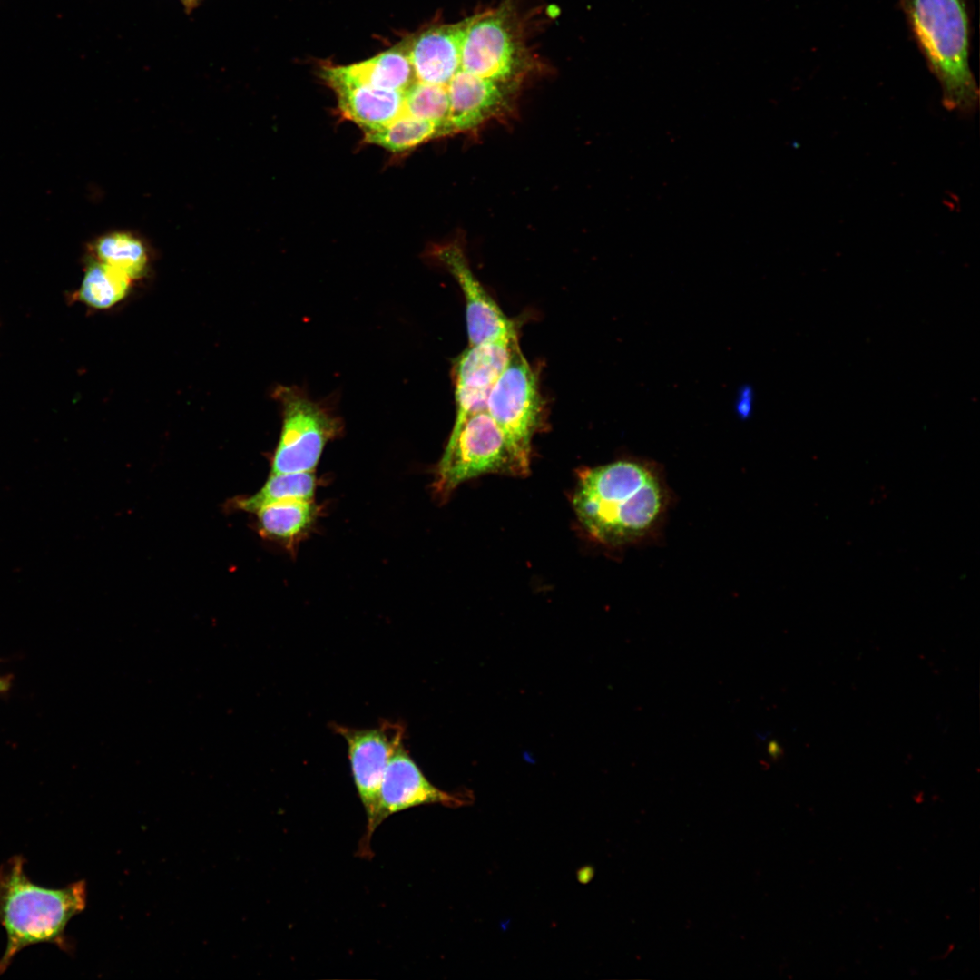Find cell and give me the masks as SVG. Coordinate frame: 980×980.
<instances>
[{"label":"cell","mask_w":980,"mask_h":980,"mask_svg":"<svg viewBox=\"0 0 980 980\" xmlns=\"http://www.w3.org/2000/svg\"><path fill=\"white\" fill-rule=\"evenodd\" d=\"M132 280L121 270L96 261L87 268L74 299L95 309H108L126 297Z\"/></svg>","instance_id":"cell-18"},{"label":"cell","mask_w":980,"mask_h":980,"mask_svg":"<svg viewBox=\"0 0 980 980\" xmlns=\"http://www.w3.org/2000/svg\"><path fill=\"white\" fill-rule=\"evenodd\" d=\"M671 494L658 465L623 458L579 474L573 504L583 526L609 546L652 537L667 515Z\"/></svg>","instance_id":"cell-1"},{"label":"cell","mask_w":980,"mask_h":980,"mask_svg":"<svg viewBox=\"0 0 980 980\" xmlns=\"http://www.w3.org/2000/svg\"><path fill=\"white\" fill-rule=\"evenodd\" d=\"M321 76L335 92L341 115L364 132L379 129L404 113V93Z\"/></svg>","instance_id":"cell-14"},{"label":"cell","mask_w":980,"mask_h":980,"mask_svg":"<svg viewBox=\"0 0 980 980\" xmlns=\"http://www.w3.org/2000/svg\"><path fill=\"white\" fill-rule=\"evenodd\" d=\"M434 254L455 278L464 294L468 346L517 338L514 323L477 279L463 250L448 244L437 247Z\"/></svg>","instance_id":"cell-9"},{"label":"cell","mask_w":980,"mask_h":980,"mask_svg":"<svg viewBox=\"0 0 980 980\" xmlns=\"http://www.w3.org/2000/svg\"><path fill=\"white\" fill-rule=\"evenodd\" d=\"M542 408L538 378L516 338L511 345L509 359L490 391L486 411L527 472L531 442L540 424Z\"/></svg>","instance_id":"cell-6"},{"label":"cell","mask_w":980,"mask_h":980,"mask_svg":"<svg viewBox=\"0 0 980 980\" xmlns=\"http://www.w3.org/2000/svg\"><path fill=\"white\" fill-rule=\"evenodd\" d=\"M446 134L440 125L403 113L379 129L364 132V141L392 152H404Z\"/></svg>","instance_id":"cell-16"},{"label":"cell","mask_w":980,"mask_h":980,"mask_svg":"<svg viewBox=\"0 0 980 980\" xmlns=\"http://www.w3.org/2000/svg\"><path fill=\"white\" fill-rule=\"evenodd\" d=\"M434 803L458 806L463 802L456 795L434 786L401 742L390 757L383 775L377 826L397 812Z\"/></svg>","instance_id":"cell-11"},{"label":"cell","mask_w":980,"mask_h":980,"mask_svg":"<svg viewBox=\"0 0 980 980\" xmlns=\"http://www.w3.org/2000/svg\"><path fill=\"white\" fill-rule=\"evenodd\" d=\"M274 396L282 427L271 474L313 471L327 443L340 434L341 419L299 387L279 386Z\"/></svg>","instance_id":"cell-5"},{"label":"cell","mask_w":980,"mask_h":980,"mask_svg":"<svg viewBox=\"0 0 980 980\" xmlns=\"http://www.w3.org/2000/svg\"><path fill=\"white\" fill-rule=\"evenodd\" d=\"M97 261L121 270L132 279L143 275L148 256L143 243L126 232H113L94 245Z\"/></svg>","instance_id":"cell-20"},{"label":"cell","mask_w":980,"mask_h":980,"mask_svg":"<svg viewBox=\"0 0 980 980\" xmlns=\"http://www.w3.org/2000/svg\"><path fill=\"white\" fill-rule=\"evenodd\" d=\"M525 475L503 431L486 410L470 416L447 442L438 463L435 493L447 497L460 484L485 474Z\"/></svg>","instance_id":"cell-4"},{"label":"cell","mask_w":980,"mask_h":980,"mask_svg":"<svg viewBox=\"0 0 980 980\" xmlns=\"http://www.w3.org/2000/svg\"><path fill=\"white\" fill-rule=\"evenodd\" d=\"M447 86L416 82L404 93V113L435 122L451 133Z\"/></svg>","instance_id":"cell-21"},{"label":"cell","mask_w":980,"mask_h":980,"mask_svg":"<svg viewBox=\"0 0 980 980\" xmlns=\"http://www.w3.org/2000/svg\"><path fill=\"white\" fill-rule=\"evenodd\" d=\"M474 18L426 29L405 44L417 82L447 86L461 67L463 43Z\"/></svg>","instance_id":"cell-12"},{"label":"cell","mask_w":980,"mask_h":980,"mask_svg":"<svg viewBox=\"0 0 980 980\" xmlns=\"http://www.w3.org/2000/svg\"><path fill=\"white\" fill-rule=\"evenodd\" d=\"M10 686V680L7 676H0V694L6 691Z\"/></svg>","instance_id":"cell-24"},{"label":"cell","mask_w":980,"mask_h":980,"mask_svg":"<svg viewBox=\"0 0 980 980\" xmlns=\"http://www.w3.org/2000/svg\"><path fill=\"white\" fill-rule=\"evenodd\" d=\"M24 864L23 856L15 855L0 866V926L6 934L0 975L19 952L34 945L51 944L72 953L74 944L66 927L86 906L84 880L59 888L44 887L27 877Z\"/></svg>","instance_id":"cell-2"},{"label":"cell","mask_w":980,"mask_h":980,"mask_svg":"<svg viewBox=\"0 0 980 980\" xmlns=\"http://www.w3.org/2000/svg\"><path fill=\"white\" fill-rule=\"evenodd\" d=\"M769 752L771 757L778 759L782 754V750L776 741H770L769 744Z\"/></svg>","instance_id":"cell-23"},{"label":"cell","mask_w":980,"mask_h":980,"mask_svg":"<svg viewBox=\"0 0 980 980\" xmlns=\"http://www.w3.org/2000/svg\"><path fill=\"white\" fill-rule=\"evenodd\" d=\"M200 1H201V0H193V2H194V4H195V5H196V6H197V5H199V2H200Z\"/></svg>","instance_id":"cell-26"},{"label":"cell","mask_w":980,"mask_h":980,"mask_svg":"<svg viewBox=\"0 0 980 980\" xmlns=\"http://www.w3.org/2000/svg\"><path fill=\"white\" fill-rule=\"evenodd\" d=\"M348 744V759L358 795L365 808L367 824L357 855L371 858L370 842L377 829L380 787L390 757L403 742L405 729L398 723L384 721L373 729H354L334 725Z\"/></svg>","instance_id":"cell-8"},{"label":"cell","mask_w":980,"mask_h":980,"mask_svg":"<svg viewBox=\"0 0 980 980\" xmlns=\"http://www.w3.org/2000/svg\"><path fill=\"white\" fill-rule=\"evenodd\" d=\"M509 5L475 15L462 47L461 69L476 76L514 83L529 66Z\"/></svg>","instance_id":"cell-7"},{"label":"cell","mask_w":980,"mask_h":980,"mask_svg":"<svg viewBox=\"0 0 980 980\" xmlns=\"http://www.w3.org/2000/svg\"><path fill=\"white\" fill-rule=\"evenodd\" d=\"M911 34L938 81L943 105L962 115L976 110L979 91L969 65L965 0H898Z\"/></svg>","instance_id":"cell-3"},{"label":"cell","mask_w":980,"mask_h":980,"mask_svg":"<svg viewBox=\"0 0 980 980\" xmlns=\"http://www.w3.org/2000/svg\"><path fill=\"white\" fill-rule=\"evenodd\" d=\"M515 84L482 78L460 68L447 84L451 132L472 131L498 115Z\"/></svg>","instance_id":"cell-13"},{"label":"cell","mask_w":980,"mask_h":980,"mask_svg":"<svg viewBox=\"0 0 980 980\" xmlns=\"http://www.w3.org/2000/svg\"><path fill=\"white\" fill-rule=\"evenodd\" d=\"M180 1L183 5V6H184L187 13H190L192 9H194L196 7L193 0H180Z\"/></svg>","instance_id":"cell-25"},{"label":"cell","mask_w":980,"mask_h":980,"mask_svg":"<svg viewBox=\"0 0 980 980\" xmlns=\"http://www.w3.org/2000/svg\"><path fill=\"white\" fill-rule=\"evenodd\" d=\"M753 393L749 386L741 387L738 395L736 409L741 417H747L751 410Z\"/></svg>","instance_id":"cell-22"},{"label":"cell","mask_w":980,"mask_h":980,"mask_svg":"<svg viewBox=\"0 0 980 980\" xmlns=\"http://www.w3.org/2000/svg\"><path fill=\"white\" fill-rule=\"evenodd\" d=\"M321 75L401 93H405L416 82L405 44L360 63L346 66H326L321 71Z\"/></svg>","instance_id":"cell-15"},{"label":"cell","mask_w":980,"mask_h":980,"mask_svg":"<svg viewBox=\"0 0 980 980\" xmlns=\"http://www.w3.org/2000/svg\"><path fill=\"white\" fill-rule=\"evenodd\" d=\"M516 338L468 346L453 367L456 419L449 440L473 414L486 410L490 391L505 368Z\"/></svg>","instance_id":"cell-10"},{"label":"cell","mask_w":980,"mask_h":980,"mask_svg":"<svg viewBox=\"0 0 980 980\" xmlns=\"http://www.w3.org/2000/svg\"><path fill=\"white\" fill-rule=\"evenodd\" d=\"M262 534L291 541L312 525L317 508L311 500H287L262 507L257 512Z\"/></svg>","instance_id":"cell-17"},{"label":"cell","mask_w":980,"mask_h":980,"mask_svg":"<svg viewBox=\"0 0 980 980\" xmlns=\"http://www.w3.org/2000/svg\"><path fill=\"white\" fill-rule=\"evenodd\" d=\"M313 471L270 474L255 495L239 501V507L257 512L267 505L287 500H311L316 487Z\"/></svg>","instance_id":"cell-19"}]
</instances>
